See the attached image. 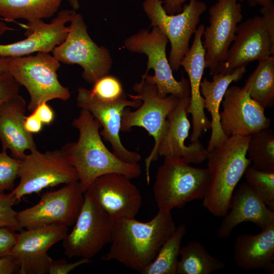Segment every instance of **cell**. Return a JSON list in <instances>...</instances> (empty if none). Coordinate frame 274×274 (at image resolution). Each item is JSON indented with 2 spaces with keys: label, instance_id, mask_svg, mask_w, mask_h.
<instances>
[{
  "label": "cell",
  "instance_id": "1",
  "mask_svg": "<svg viewBox=\"0 0 274 274\" xmlns=\"http://www.w3.org/2000/svg\"><path fill=\"white\" fill-rule=\"evenodd\" d=\"M72 125L79 131L78 139L61 149L75 168L84 192L97 178L106 174H120L131 180L141 175L138 163L125 162L107 148L99 133L101 125L89 111L81 109Z\"/></svg>",
  "mask_w": 274,
  "mask_h": 274
},
{
  "label": "cell",
  "instance_id": "2",
  "mask_svg": "<svg viewBox=\"0 0 274 274\" xmlns=\"http://www.w3.org/2000/svg\"><path fill=\"white\" fill-rule=\"evenodd\" d=\"M176 228L170 212L158 210L150 221L135 218L115 221L111 246L101 259L116 260L141 272L155 258Z\"/></svg>",
  "mask_w": 274,
  "mask_h": 274
},
{
  "label": "cell",
  "instance_id": "3",
  "mask_svg": "<svg viewBox=\"0 0 274 274\" xmlns=\"http://www.w3.org/2000/svg\"><path fill=\"white\" fill-rule=\"evenodd\" d=\"M251 135L229 136L208 151L210 180L202 206L215 216L223 217L228 213L236 185L251 164L247 155Z\"/></svg>",
  "mask_w": 274,
  "mask_h": 274
},
{
  "label": "cell",
  "instance_id": "4",
  "mask_svg": "<svg viewBox=\"0 0 274 274\" xmlns=\"http://www.w3.org/2000/svg\"><path fill=\"white\" fill-rule=\"evenodd\" d=\"M209 169L192 166L182 159L164 157L153 187L158 210L182 208L195 199H203L210 183Z\"/></svg>",
  "mask_w": 274,
  "mask_h": 274
},
{
  "label": "cell",
  "instance_id": "5",
  "mask_svg": "<svg viewBox=\"0 0 274 274\" xmlns=\"http://www.w3.org/2000/svg\"><path fill=\"white\" fill-rule=\"evenodd\" d=\"M132 90L137 94H129V97L140 99L142 103L134 111H131L129 107L124 110L121 118V131L128 132L133 127H141L153 138L154 147L145 159L146 181L149 184L150 165L158 158V146L168 128L167 116L180 98L172 95L160 97L155 85L148 81L143 75L141 80L134 84Z\"/></svg>",
  "mask_w": 274,
  "mask_h": 274
},
{
  "label": "cell",
  "instance_id": "6",
  "mask_svg": "<svg viewBox=\"0 0 274 274\" xmlns=\"http://www.w3.org/2000/svg\"><path fill=\"white\" fill-rule=\"evenodd\" d=\"M60 62L50 53L11 57L8 71L29 95L27 106L32 113L40 104L53 99L66 101L71 96L69 89L59 81L57 72Z\"/></svg>",
  "mask_w": 274,
  "mask_h": 274
},
{
  "label": "cell",
  "instance_id": "7",
  "mask_svg": "<svg viewBox=\"0 0 274 274\" xmlns=\"http://www.w3.org/2000/svg\"><path fill=\"white\" fill-rule=\"evenodd\" d=\"M152 27L151 31L141 29L127 38L124 47L129 52L147 56V70L142 75L155 85L160 97L168 95L179 98L189 97V80L182 76L181 80H177L166 57L167 38L158 27Z\"/></svg>",
  "mask_w": 274,
  "mask_h": 274
},
{
  "label": "cell",
  "instance_id": "8",
  "mask_svg": "<svg viewBox=\"0 0 274 274\" xmlns=\"http://www.w3.org/2000/svg\"><path fill=\"white\" fill-rule=\"evenodd\" d=\"M19 159L18 186L11 191L18 202L25 195L78 181L77 173L61 148L44 153L30 151Z\"/></svg>",
  "mask_w": 274,
  "mask_h": 274
},
{
  "label": "cell",
  "instance_id": "9",
  "mask_svg": "<svg viewBox=\"0 0 274 274\" xmlns=\"http://www.w3.org/2000/svg\"><path fill=\"white\" fill-rule=\"evenodd\" d=\"M182 11L176 14L166 13L161 0H144L143 8L150 21V27H157L166 36L170 44L168 59L173 71L189 49V42L196 32L201 15L206 11V4L198 0H188Z\"/></svg>",
  "mask_w": 274,
  "mask_h": 274
},
{
  "label": "cell",
  "instance_id": "10",
  "mask_svg": "<svg viewBox=\"0 0 274 274\" xmlns=\"http://www.w3.org/2000/svg\"><path fill=\"white\" fill-rule=\"evenodd\" d=\"M65 40L52 51L60 62L82 67V77L93 84L109 74L113 64L109 51L98 46L90 37L82 16L76 13L71 21Z\"/></svg>",
  "mask_w": 274,
  "mask_h": 274
},
{
  "label": "cell",
  "instance_id": "11",
  "mask_svg": "<svg viewBox=\"0 0 274 274\" xmlns=\"http://www.w3.org/2000/svg\"><path fill=\"white\" fill-rule=\"evenodd\" d=\"M261 16L249 18L237 26L221 73L229 74L274 55V7H261Z\"/></svg>",
  "mask_w": 274,
  "mask_h": 274
},
{
  "label": "cell",
  "instance_id": "12",
  "mask_svg": "<svg viewBox=\"0 0 274 274\" xmlns=\"http://www.w3.org/2000/svg\"><path fill=\"white\" fill-rule=\"evenodd\" d=\"M74 226L62 240L68 258L90 260L110 243L115 220L87 193Z\"/></svg>",
  "mask_w": 274,
  "mask_h": 274
},
{
  "label": "cell",
  "instance_id": "13",
  "mask_svg": "<svg viewBox=\"0 0 274 274\" xmlns=\"http://www.w3.org/2000/svg\"><path fill=\"white\" fill-rule=\"evenodd\" d=\"M84 192L79 181L65 184L57 190L41 195L32 207L17 212L22 228L30 229L51 224L74 225L84 201Z\"/></svg>",
  "mask_w": 274,
  "mask_h": 274
},
{
  "label": "cell",
  "instance_id": "14",
  "mask_svg": "<svg viewBox=\"0 0 274 274\" xmlns=\"http://www.w3.org/2000/svg\"><path fill=\"white\" fill-rule=\"evenodd\" d=\"M209 25L203 31L205 68L213 75L221 73L228 50L234 41L238 24L243 19L237 0H217L209 9Z\"/></svg>",
  "mask_w": 274,
  "mask_h": 274
},
{
  "label": "cell",
  "instance_id": "15",
  "mask_svg": "<svg viewBox=\"0 0 274 274\" xmlns=\"http://www.w3.org/2000/svg\"><path fill=\"white\" fill-rule=\"evenodd\" d=\"M77 103L79 108L89 111L100 122L102 127L100 134L110 144L113 153L118 158L128 163H138L141 160L140 154L124 146L120 132L124 110L127 107L137 109L142 100H128L124 97L115 101H103L94 96L90 89L81 87L78 90Z\"/></svg>",
  "mask_w": 274,
  "mask_h": 274
},
{
  "label": "cell",
  "instance_id": "16",
  "mask_svg": "<svg viewBox=\"0 0 274 274\" xmlns=\"http://www.w3.org/2000/svg\"><path fill=\"white\" fill-rule=\"evenodd\" d=\"M68 233V227L51 224L18 233L17 241L11 250L19 264L18 274L48 273L53 259L48 250Z\"/></svg>",
  "mask_w": 274,
  "mask_h": 274
},
{
  "label": "cell",
  "instance_id": "17",
  "mask_svg": "<svg viewBox=\"0 0 274 274\" xmlns=\"http://www.w3.org/2000/svg\"><path fill=\"white\" fill-rule=\"evenodd\" d=\"M87 193L115 221L135 218L142 203V196L131 179L111 173L97 178Z\"/></svg>",
  "mask_w": 274,
  "mask_h": 274
},
{
  "label": "cell",
  "instance_id": "18",
  "mask_svg": "<svg viewBox=\"0 0 274 274\" xmlns=\"http://www.w3.org/2000/svg\"><path fill=\"white\" fill-rule=\"evenodd\" d=\"M221 104L220 125L228 137L251 135L271 125V120L265 115V109L252 99L243 87L229 86Z\"/></svg>",
  "mask_w": 274,
  "mask_h": 274
},
{
  "label": "cell",
  "instance_id": "19",
  "mask_svg": "<svg viewBox=\"0 0 274 274\" xmlns=\"http://www.w3.org/2000/svg\"><path fill=\"white\" fill-rule=\"evenodd\" d=\"M76 14L73 9L63 10L50 23L43 20L28 22L24 33L26 38L13 43L0 44V57H16L36 52H52L65 40L68 31V26L65 24L71 22Z\"/></svg>",
  "mask_w": 274,
  "mask_h": 274
},
{
  "label": "cell",
  "instance_id": "20",
  "mask_svg": "<svg viewBox=\"0 0 274 274\" xmlns=\"http://www.w3.org/2000/svg\"><path fill=\"white\" fill-rule=\"evenodd\" d=\"M204 29V24L198 26L192 45L180 63L189 77L190 95L187 112L192 117V130L190 137L191 143L199 140L202 133L211 129V121L205 114L203 98L200 90L205 68V49L202 41Z\"/></svg>",
  "mask_w": 274,
  "mask_h": 274
},
{
  "label": "cell",
  "instance_id": "21",
  "mask_svg": "<svg viewBox=\"0 0 274 274\" xmlns=\"http://www.w3.org/2000/svg\"><path fill=\"white\" fill-rule=\"evenodd\" d=\"M189 102L190 96L180 98L168 114V128L157 153L158 156L177 157L189 164H200L207 160V149L199 140L189 145L185 143L190 128L187 112Z\"/></svg>",
  "mask_w": 274,
  "mask_h": 274
},
{
  "label": "cell",
  "instance_id": "22",
  "mask_svg": "<svg viewBox=\"0 0 274 274\" xmlns=\"http://www.w3.org/2000/svg\"><path fill=\"white\" fill-rule=\"evenodd\" d=\"M229 210L217 231L221 238L229 237L233 229L244 222H251L261 229L274 224V211L267 207L247 182L234 190Z\"/></svg>",
  "mask_w": 274,
  "mask_h": 274
},
{
  "label": "cell",
  "instance_id": "23",
  "mask_svg": "<svg viewBox=\"0 0 274 274\" xmlns=\"http://www.w3.org/2000/svg\"><path fill=\"white\" fill-rule=\"evenodd\" d=\"M26 102L19 94L0 107V141L2 149L11 151L12 157L19 159L26 150H37L32 133L24 127Z\"/></svg>",
  "mask_w": 274,
  "mask_h": 274
},
{
  "label": "cell",
  "instance_id": "24",
  "mask_svg": "<svg viewBox=\"0 0 274 274\" xmlns=\"http://www.w3.org/2000/svg\"><path fill=\"white\" fill-rule=\"evenodd\" d=\"M233 261L246 270L274 272V224L256 234H242L235 238Z\"/></svg>",
  "mask_w": 274,
  "mask_h": 274
},
{
  "label": "cell",
  "instance_id": "25",
  "mask_svg": "<svg viewBox=\"0 0 274 274\" xmlns=\"http://www.w3.org/2000/svg\"><path fill=\"white\" fill-rule=\"evenodd\" d=\"M246 71V67L244 66L229 74L220 73L213 75L211 81L205 77L201 80L200 90L203 98L204 108L210 113L212 118L211 133L207 148L208 151L220 145L228 138L220 125V106L230 84L240 80Z\"/></svg>",
  "mask_w": 274,
  "mask_h": 274
},
{
  "label": "cell",
  "instance_id": "26",
  "mask_svg": "<svg viewBox=\"0 0 274 274\" xmlns=\"http://www.w3.org/2000/svg\"><path fill=\"white\" fill-rule=\"evenodd\" d=\"M62 0H0V16L8 21L34 22L52 17Z\"/></svg>",
  "mask_w": 274,
  "mask_h": 274
},
{
  "label": "cell",
  "instance_id": "27",
  "mask_svg": "<svg viewBox=\"0 0 274 274\" xmlns=\"http://www.w3.org/2000/svg\"><path fill=\"white\" fill-rule=\"evenodd\" d=\"M258 61L243 88L265 109L274 105V55Z\"/></svg>",
  "mask_w": 274,
  "mask_h": 274
},
{
  "label": "cell",
  "instance_id": "28",
  "mask_svg": "<svg viewBox=\"0 0 274 274\" xmlns=\"http://www.w3.org/2000/svg\"><path fill=\"white\" fill-rule=\"evenodd\" d=\"M177 273L210 274L225 267L220 259L211 255L199 242L191 241L181 248Z\"/></svg>",
  "mask_w": 274,
  "mask_h": 274
},
{
  "label": "cell",
  "instance_id": "29",
  "mask_svg": "<svg viewBox=\"0 0 274 274\" xmlns=\"http://www.w3.org/2000/svg\"><path fill=\"white\" fill-rule=\"evenodd\" d=\"M187 232L184 224L176 227L164 242L154 260L140 272L142 274H176L181 243Z\"/></svg>",
  "mask_w": 274,
  "mask_h": 274
},
{
  "label": "cell",
  "instance_id": "30",
  "mask_svg": "<svg viewBox=\"0 0 274 274\" xmlns=\"http://www.w3.org/2000/svg\"><path fill=\"white\" fill-rule=\"evenodd\" d=\"M247 157L254 168L274 172V133L266 128L251 135L247 149Z\"/></svg>",
  "mask_w": 274,
  "mask_h": 274
},
{
  "label": "cell",
  "instance_id": "31",
  "mask_svg": "<svg viewBox=\"0 0 274 274\" xmlns=\"http://www.w3.org/2000/svg\"><path fill=\"white\" fill-rule=\"evenodd\" d=\"M244 175L247 183L267 207L274 211V172L259 170L250 165Z\"/></svg>",
  "mask_w": 274,
  "mask_h": 274
},
{
  "label": "cell",
  "instance_id": "32",
  "mask_svg": "<svg viewBox=\"0 0 274 274\" xmlns=\"http://www.w3.org/2000/svg\"><path fill=\"white\" fill-rule=\"evenodd\" d=\"M90 90L94 96L103 101H115L126 97L120 80L109 74L97 80Z\"/></svg>",
  "mask_w": 274,
  "mask_h": 274
},
{
  "label": "cell",
  "instance_id": "33",
  "mask_svg": "<svg viewBox=\"0 0 274 274\" xmlns=\"http://www.w3.org/2000/svg\"><path fill=\"white\" fill-rule=\"evenodd\" d=\"M7 151L2 149L0 152V193L12 191L19 178V160L9 156Z\"/></svg>",
  "mask_w": 274,
  "mask_h": 274
},
{
  "label": "cell",
  "instance_id": "34",
  "mask_svg": "<svg viewBox=\"0 0 274 274\" xmlns=\"http://www.w3.org/2000/svg\"><path fill=\"white\" fill-rule=\"evenodd\" d=\"M17 202L12 192L0 193V227H10L17 231L22 230L18 220L17 212L13 208Z\"/></svg>",
  "mask_w": 274,
  "mask_h": 274
},
{
  "label": "cell",
  "instance_id": "35",
  "mask_svg": "<svg viewBox=\"0 0 274 274\" xmlns=\"http://www.w3.org/2000/svg\"><path fill=\"white\" fill-rule=\"evenodd\" d=\"M20 85L8 71L0 72V107L19 94Z\"/></svg>",
  "mask_w": 274,
  "mask_h": 274
},
{
  "label": "cell",
  "instance_id": "36",
  "mask_svg": "<svg viewBox=\"0 0 274 274\" xmlns=\"http://www.w3.org/2000/svg\"><path fill=\"white\" fill-rule=\"evenodd\" d=\"M15 229L0 227V257L11 255V250L16 244L18 233Z\"/></svg>",
  "mask_w": 274,
  "mask_h": 274
},
{
  "label": "cell",
  "instance_id": "37",
  "mask_svg": "<svg viewBox=\"0 0 274 274\" xmlns=\"http://www.w3.org/2000/svg\"><path fill=\"white\" fill-rule=\"evenodd\" d=\"M91 260L81 258L74 262H68L65 259L52 260L48 270L49 274H67L72 270L82 264L89 263Z\"/></svg>",
  "mask_w": 274,
  "mask_h": 274
},
{
  "label": "cell",
  "instance_id": "38",
  "mask_svg": "<svg viewBox=\"0 0 274 274\" xmlns=\"http://www.w3.org/2000/svg\"><path fill=\"white\" fill-rule=\"evenodd\" d=\"M32 113L44 125H50L53 121L55 117L53 109L46 102L39 105Z\"/></svg>",
  "mask_w": 274,
  "mask_h": 274
},
{
  "label": "cell",
  "instance_id": "39",
  "mask_svg": "<svg viewBox=\"0 0 274 274\" xmlns=\"http://www.w3.org/2000/svg\"><path fill=\"white\" fill-rule=\"evenodd\" d=\"M19 264L12 255L0 257V274L18 273Z\"/></svg>",
  "mask_w": 274,
  "mask_h": 274
},
{
  "label": "cell",
  "instance_id": "40",
  "mask_svg": "<svg viewBox=\"0 0 274 274\" xmlns=\"http://www.w3.org/2000/svg\"><path fill=\"white\" fill-rule=\"evenodd\" d=\"M43 125L33 113H31V114L25 118L24 127L30 133L40 132L43 128Z\"/></svg>",
  "mask_w": 274,
  "mask_h": 274
},
{
  "label": "cell",
  "instance_id": "41",
  "mask_svg": "<svg viewBox=\"0 0 274 274\" xmlns=\"http://www.w3.org/2000/svg\"><path fill=\"white\" fill-rule=\"evenodd\" d=\"M188 0H164L163 7L168 14H176L180 13L183 4Z\"/></svg>",
  "mask_w": 274,
  "mask_h": 274
},
{
  "label": "cell",
  "instance_id": "42",
  "mask_svg": "<svg viewBox=\"0 0 274 274\" xmlns=\"http://www.w3.org/2000/svg\"><path fill=\"white\" fill-rule=\"evenodd\" d=\"M239 2H243L244 0H237ZM248 4L251 7L260 5L264 7H274L273 0H247Z\"/></svg>",
  "mask_w": 274,
  "mask_h": 274
},
{
  "label": "cell",
  "instance_id": "43",
  "mask_svg": "<svg viewBox=\"0 0 274 274\" xmlns=\"http://www.w3.org/2000/svg\"><path fill=\"white\" fill-rule=\"evenodd\" d=\"M10 58L0 57V72L8 71Z\"/></svg>",
  "mask_w": 274,
  "mask_h": 274
},
{
  "label": "cell",
  "instance_id": "44",
  "mask_svg": "<svg viewBox=\"0 0 274 274\" xmlns=\"http://www.w3.org/2000/svg\"><path fill=\"white\" fill-rule=\"evenodd\" d=\"M11 29L5 23L3 22L0 18V36L3 35L6 31L11 30Z\"/></svg>",
  "mask_w": 274,
  "mask_h": 274
},
{
  "label": "cell",
  "instance_id": "45",
  "mask_svg": "<svg viewBox=\"0 0 274 274\" xmlns=\"http://www.w3.org/2000/svg\"><path fill=\"white\" fill-rule=\"evenodd\" d=\"M73 9L76 11L80 7L79 0H67Z\"/></svg>",
  "mask_w": 274,
  "mask_h": 274
}]
</instances>
